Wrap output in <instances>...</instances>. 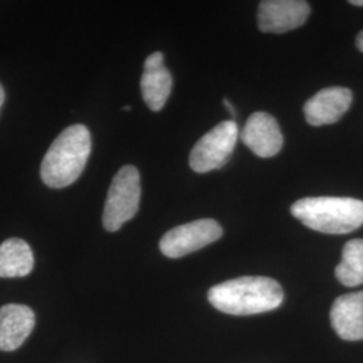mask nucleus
I'll return each instance as SVG.
<instances>
[{
    "label": "nucleus",
    "mask_w": 363,
    "mask_h": 363,
    "mask_svg": "<svg viewBox=\"0 0 363 363\" xmlns=\"http://www.w3.org/2000/svg\"><path fill=\"white\" fill-rule=\"evenodd\" d=\"M208 298L218 311L245 316L276 310L284 300V292L271 277L244 276L210 288Z\"/></svg>",
    "instance_id": "obj_1"
},
{
    "label": "nucleus",
    "mask_w": 363,
    "mask_h": 363,
    "mask_svg": "<svg viewBox=\"0 0 363 363\" xmlns=\"http://www.w3.org/2000/svg\"><path fill=\"white\" fill-rule=\"evenodd\" d=\"M91 138L82 124L62 130L52 142L40 164V178L52 189H64L81 177L91 156Z\"/></svg>",
    "instance_id": "obj_2"
},
{
    "label": "nucleus",
    "mask_w": 363,
    "mask_h": 363,
    "mask_svg": "<svg viewBox=\"0 0 363 363\" xmlns=\"http://www.w3.org/2000/svg\"><path fill=\"white\" fill-rule=\"evenodd\" d=\"M291 213L319 233H351L363 225V202L355 198L308 196L296 201Z\"/></svg>",
    "instance_id": "obj_3"
},
{
    "label": "nucleus",
    "mask_w": 363,
    "mask_h": 363,
    "mask_svg": "<svg viewBox=\"0 0 363 363\" xmlns=\"http://www.w3.org/2000/svg\"><path fill=\"white\" fill-rule=\"evenodd\" d=\"M140 174L135 166H124L117 171L105 201L103 225L108 232H117L132 220L140 206Z\"/></svg>",
    "instance_id": "obj_4"
},
{
    "label": "nucleus",
    "mask_w": 363,
    "mask_h": 363,
    "mask_svg": "<svg viewBox=\"0 0 363 363\" xmlns=\"http://www.w3.org/2000/svg\"><path fill=\"white\" fill-rule=\"evenodd\" d=\"M238 140V127L233 120L222 121L205 133L190 152V167L205 174L223 167L233 154Z\"/></svg>",
    "instance_id": "obj_5"
},
{
    "label": "nucleus",
    "mask_w": 363,
    "mask_h": 363,
    "mask_svg": "<svg viewBox=\"0 0 363 363\" xmlns=\"http://www.w3.org/2000/svg\"><path fill=\"white\" fill-rule=\"evenodd\" d=\"M222 233L223 230L217 220H193L169 230L162 237L159 247L166 257L179 259L216 242Z\"/></svg>",
    "instance_id": "obj_6"
},
{
    "label": "nucleus",
    "mask_w": 363,
    "mask_h": 363,
    "mask_svg": "<svg viewBox=\"0 0 363 363\" xmlns=\"http://www.w3.org/2000/svg\"><path fill=\"white\" fill-rule=\"evenodd\" d=\"M310 11V4L303 0H265L259 6V28L262 33L283 34L301 26Z\"/></svg>",
    "instance_id": "obj_7"
},
{
    "label": "nucleus",
    "mask_w": 363,
    "mask_h": 363,
    "mask_svg": "<svg viewBox=\"0 0 363 363\" xmlns=\"http://www.w3.org/2000/svg\"><path fill=\"white\" fill-rule=\"evenodd\" d=\"M352 93L347 88L331 86L318 91L304 104V116L312 127L330 125L349 111Z\"/></svg>",
    "instance_id": "obj_8"
},
{
    "label": "nucleus",
    "mask_w": 363,
    "mask_h": 363,
    "mask_svg": "<svg viewBox=\"0 0 363 363\" xmlns=\"http://www.w3.org/2000/svg\"><path fill=\"white\" fill-rule=\"evenodd\" d=\"M241 139L259 157L277 155L283 147V135L279 123L267 112H256L247 118L241 132Z\"/></svg>",
    "instance_id": "obj_9"
},
{
    "label": "nucleus",
    "mask_w": 363,
    "mask_h": 363,
    "mask_svg": "<svg viewBox=\"0 0 363 363\" xmlns=\"http://www.w3.org/2000/svg\"><path fill=\"white\" fill-rule=\"evenodd\" d=\"M35 325V313L23 304H6L0 308V350L19 349Z\"/></svg>",
    "instance_id": "obj_10"
},
{
    "label": "nucleus",
    "mask_w": 363,
    "mask_h": 363,
    "mask_svg": "<svg viewBox=\"0 0 363 363\" xmlns=\"http://www.w3.org/2000/svg\"><path fill=\"white\" fill-rule=\"evenodd\" d=\"M330 318L333 328L342 339H363V291L339 296L333 304Z\"/></svg>",
    "instance_id": "obj_11"
},
{
    "label": "nucleus",
    "mask_w": 363,
    "mask_h": 363,
    "mask_svg": "<svg viewBox=\"0 0 363 363\" xmlns=\"http://www.w3.org/2000/svg\"><path fill=\"white\" fill-rule=\"evenodd\" d=\"M34 269V255L30 245L21 238L6 240L0 245V277H25Z\"/></svg>",
    "instance_id": "obj_12"
},
{
    "label": "nucleus",
    "mask_w": 363,
    "mask_h": 363,
    "mask_svg": "<svg viewBox=\"0 0 363 363\" xmlns=\"http://www.w3.org/2000/svg\"><path fill=\"white\" fill-rule=\"evenodd\" d=\"M140 88L147 106L154 112L162 111L172 89V76L169 69L164 66L144 69Z\"/></svg>",
    "instance_id": "obj_13"
},
{
    "label": "nucleus",
    "mask_w": 363,
    "mask_h": 363,
    "mask_svg": "<svg viewBox=\"0 0 363 363\" xmlns=\"http://www.w3.org/2000/svg\"><path fill=\"white\" fill-rule=\"evenodd\" d=\"M340 284L357 286L363 284V240H351L342 252V261L335 269Z\"/></svg>",
    "instance_id": "obj_14"
},
{
    "label": "nucleus",
    "mask_w": 363,
    "mask_h": 363,
    "mask_svg": "<svg viewBox=\"0 0 363 363\" xmlns=\"http://www.w3.org/2000/svg\"><path fill=\"white\" fill-rule=\"evenodd\" d=\"M164 62V55L163 52H152L151 55L147 57L145 62H144V69H156V67H160Z\"/></svg>",
    "instance_id": "obj_15"
},
{
    "label": "nucleus",
    "mask_w": 363,
    "mask_h": 363,
    "mask_svg": "<svg viewBox=\"0 0 363 363\" xmlns=\"http://www.w3.org/2000/svg\"><path fill=\"white\" fill-rule=\"evenodd\" d=\"M357 48L359 52H363V30L357 35Z\"/></svg>",
    "instance_id": "obj_16"
},
{
    "label": "nucleus",
    "mask_w": 363,
    "mask_h": 363,
    "mask_svg": "<svg viewBox=\"0 0 363 363\" xmlns=\"http://www.w3.org/2000/svg\"><path fill=\"white\" fill-rule=\"evenodd\" d=\"M4 99H6V93H4L3 86L0 85V108H1V105H3V103H4Z\"/></svg>",
    "instance_id": "obj_17"
},
{
    "label": "nucleus",
    "mask_w": 363,
    "mask_h": 363,
    "mask_svg": "<svg viewBox=\"0 0 363 363\" xmlns=\"http://www.w3.org/2000/svg\"><path fill=\"white\" fill-rule=\"evenodd\" d=\"M223 105L226 106V109H229V112H230L232 115H234V108L232 106V104L228 101V100H223Z\"/></svg>",
    "instance_id": "obj_18"
},
{
    "label": "nucleus",
    "mask_w": 363,
    "mask_h": 363,
    "mask_svg": "<svg viewBox=\"0 0 363 363\" xmlns=\"http://www.w3.org/2000/svg\"><path fill=\"white\" fill-rule=\"evenodd\" d=\"M350 4H354V6H359V7H362L363 0H351Z\"/></svg>",
    "instance_id": "obj_19"
},
{
    "label": "nucleus",
    "mask_w": 363,
    "mask_h": 363,
    "mask_svg": "<svg viewBox=\"0 0 363 363\" xmlns=\"http://www.w3.org/2000/svg\"><path fill=\"white\" fill-rule=\"evenodd\" d=\"M123 109H124V111H130V109H132V108H130V105H125V106H124V108H123Z\"/></svg>",
    "instance_id": "obj_20"
}]
</instances>
